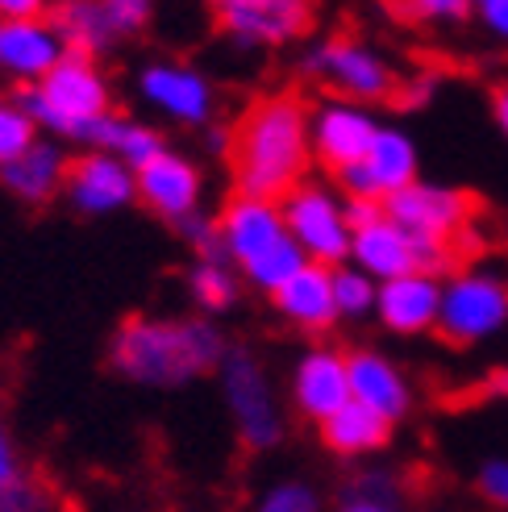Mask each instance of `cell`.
Listing matches in <instances>:
<instances>
[{"mask_svg": "<svg viewBox=\"0 0 508 512\" xmlns=\"http://www.w3.org/2000/svg\"><path fill=\"white\" fill-rule=\"evenodd\" d=\"M225 329L200 313H130L105 346L117 379L146 392H184L200 379H217L230 354Z\"/></svg>", "mask_w": 508, "mask_h": 512, "instance_id": "cell-1", "label": "cell"}, {"mask_svg": "<svg viewBox=\"0 0 508 512\" xmlns=\"http://www.w3.org/2000/svg\"><path fill=\"white\" fill-rule=\"evenodd\" d=\"M225 167H230L234 196L279 204L296 192L317 167L309 146V105L296 92H267L250 100L230 125Z\"/></svg>", "mask_w": 508, "mask_h": 512, "instance_id": "cell-2", "label": "cell"}, {"mask_svg": "<svg viewBox=\"0 0 508 512\" xmlns=\"http://www.w3.org/2000/svg\"><path fill=\"white\" fill-rule=\"evenodd\" d=\"M17 100L34 117L42 138H55L63 146H84V150L100 130V121L117 113L109 71L84 55H67L38 84L17 88Z\"/></svg>", "mask_w": 508, "mask_h": 512, "instance_id": "cell-3", "label": "cell"}, {"mask_svg": "<svg viewBox=\"0 0 508 512\" xmlns=\"http://www.w3.org/2000/svg\"><path fill=\"white\" fill-rule=\"evenodd\" d=\"M221 254L234 263L242 284L275 296L288 279L309 263L304 250L292 242L284 209L275 200H254V196H230L221 204Z\"/></svg>", "mask_w": 508, "mask_h": 512, "instance_id": "cell-4", "label": "cell"}, {"mask_svg": "<svg viewBox=\"0 0 508 512\" xmlns=\"http://www.w3.org/2000/svg\"><path fill=\"white\" fill-rule=\"evenodd\" d=\"M296 71L304 80H313L325 88V96L338 100H354V105H384V100H396L400 80L404 75L396 71V63L388 59V50H379L375 42L359 38V34H317L304 42Z\"/></svg>", "mask_w": 508, "mask_h": 512, "instance_id": "cell-5", "label": "cell"}, {"mask_svg": "<svg viewBox=\"0 0 508 512\" xmlns=\"http://www.w3.org/2000/svg\"><path fill=\"white\" fill-rule=\"evenodd\" d=\"M217 392L221 408L230 417V429L238 446L250 454H267L275 446H284L288 438V404L279 396V383L271 379L267 363L250 346H230L225 363L217 371Z\"/></svg>", "mask_w": 508, "mask_h": 512, "instance_id": "cell-6", "label": "cell"}, {"mask_svg": "<svg viewBox=\"0 0 508 512\" xmlns=\"http://www.w3.org/2000/svg\"><path fill=\"white\" fill-rule=\"evenodd\" d=\"M508 329V275L484 263H463L442 279L438 338L454 350H471Z\"/></svg>", "mask_w": 508, "mask_h": 512, "instance_id": "cell-7", "label": "cell"}, {"mask_svg": "<svg viewBox=\"0 0 508 512\" xmlns=\"http://www.w3.org/2000/svg\"><path fill=\"white\" fill-rule=\"evenodd\" d=\"M288 221L292 242L304 250V259L317 267H342L350 263V246H354V225L346 217V196L325 184V179H304L296 192L279 200Z\"/></svg>", "mask_w": 508, "mask_h": 512, "instance_id": "cell-8", "label": "cell"}, {"mask_svg": "<svg viewBox=\"0 0 508 512\" xmlns=\"http://www.w3.org/2000/svg\"><path fill=\"white\" fill-rule=\"evenodd\" d=\"M384 213L421 246H438L450 254H463V242L475 225V200L463 188L417 179L392 200H384Z\"/></svg>", "mask_w": 508, "mask_h": 512, "instance_id": "cell-9", "label": "cell"}, {"mask_svg": "<svg viewBox=\"0 0 508 512\" xmlns=\"http://www.w3.org/2000/svg\"><path fill=\"white\" fill-rule=\"evenodd\" d=\"M50 21L59 25L67 55L100 63L125 42L146 34V25L155 21V5L150 0H63L50 9Z\"/></svg>", "mask_w": 508, "mask_h": 512, "instance_id": "cell-10", "label": "cell"}, {"mask_svg": "<svg viewBox=\"0 0 508 512\" xmlns=\"http://www.w3.org/2000/svg\"><path fill=\"white\" fill-rule=\"evenodd\" d=\"M217 34L242 55H267L313 38V5L304 0H217Z\"/></svg>", "mask_w": 508, "mask_h": 512, "instance_id": "cell-11", "label": "cell"}, {"mask_svg": "<svg viewBox=\"0 0 508 512\" xmlns=\"http://www.w3.org/2000/svg\"><path fill=\"white\" fill-rule=\"evenodd\" d=\"M138 100L171 125L209 130L217 125V84L196 63L184 59H146L134 75Z\"/></svg>", "mask_w": 508, "mask_h": 512, "instance_id": "cell-12", "label": "cell"}, {"mask_svg": "<svg viewBox=\"0 0 508 512\" xmlns=\"http://www.w3.org/2000/svg\"><path fill=\"white\" fill-rule=\"evenodd\" d=\"M379 121L367 105L338 96H321L317 105H309V146H313V163L329 175H346L350 167H359L363 155L371 150Z\"/></svg>", "mask_w": 508, "mask_h": 512, "instance_id": "cell-13", "label": "cell"}, {"mask_svg": "<svg viewBox=\"0 0 508 512\" xmlns=\"http://www.w3.org/2000/svg\"><path fill=\"white\" fill-rule=\"evenodd\" d=\"M417 179H421V155H417L413 134L400 130V125H379V134L363 155V163L350 167L346 175H338V192L346 200H379L384 204L409 184H417Z\"/></svg>", "mask_w": 508, "mask_h": 512, "instance_id": "cell-14", "label": "cell"}, {"mask_svg": "<svg viewBox=\"0 0 508 512\" xmlns=\"http://www.w3.org/2000/svg\"><path fill=\"white\" fill-rule=\"evenodd\" d=\"M205 196H209L205 167L175 146H167L159 159H150L138 171V204L167 225H180L192 213H205Z\"/></svg>", "mask_w": 508, "mask_h": 512, "instance_id": "cell-15", "label": "cell"}, {"mask_svg": "<svg viewBox=\"0 0 508 512\" xmlns=\"http://www.w3.org/2000/svg\"><path fill=\"white\" fill-rule=\"evenodd\" d=\"M288 404L292 413L325 425L350 404V363L338 346H304L288 371Z\"/></svg>", "mask_w": 508, "mask_h": 512, "instance_id": "cell-16", "label": "cell"}, {"mask_svg": "<svg viewBox=\"0 0 508 512\" xmlns=\"http://www.w3.org/2000/svg\"><path fill=\"white\" fill-rule=\"evenodd\" d=\"M63 200L80 217H117L138 200V171L105 150H80L71 159Z\"/></svg>", "mask_w": 508, "mask_h": 512, "instance_id": "cell-17", "label": "cell"}, {"mask_svg": "<svg viewBox=\"0 0 508 512\" xmlns=\"http://www.w3.org/2000/svg\"><path fill=\"white\" fill-rule=\"evenodd\" d=\"M67 59V42L59 25L42 17H0V80H9L13 92L38 84Z\"/></svg>", "mask_w": 508, "mask_h": 512, "instance_id": "cell-18", "label": "cell"}, {"mask_svg": "<svg viewBox=\"0 0 508 512\" xmlns=\"http://www.w3.org/2000/svg\"><path fill=\"white\" fill-rule=\"evenodd\" d=\"M350 363V400L371 408L375 417H384L388 425L409 421L413 404H417V388L409 371H404L392 354L375 350V346H354L346 350Z\"/></svg>", "mask_w": 508, "mask_h": 512, "instance_id": "cell-19", "label": "cell"}, {"mask_svg": "<svg viewBox=\"0 0 508 512\" xmlns=\"http://www.w3.org/2000/svg\"><path fill=\"white\" fill-rule=\"evenodd\" d=\"M438 313H442V279L438 275H404L392 284H379L375 300V321L396 338H421L438 334Z\"/></svg>", "mask_w": 508, "mask_h": 512, "instance_id": "cell-20", "label": "cell"}, {"mask_svg": "<svg viewBox=\"0 0 508 512\" xmlns=\"http://www.w3.org/2000/svg\"><path fill=\"white\" fill-rule=\"evenodd\" d=\"M71 150L55 138H38L21 159H13L9 167H0V188H5L17 204H30V209H42V204L59 200L71 175Z\"/></svg>", "mask_w": 508, "mask_h": 512, "instance_id": "cell-21", "label": "cell"}, {"mask_svg": "<svg viewBox=\"0 0 508 512\" xmlns=\"http://www.w3.org/2000/svg\"><path fill=\"white\" fill-rule=\"evenodd\" d=\"M275 313L284 325L300 329V334H329L342 317H338V304H334V271L317 267V263H304L284 288L271 296Z\"/></svg>", "mask_w": 508, "mask_h": 512, "instance_id": "cell-22", "label": "cell"}, {"mask_svg": "<svg viewBox=\"0 0 508 512\" xmlns=\"http://www.w3.org/2000/svg\"><path fill=\"white\" fill-rule=\"evenodd\" d=\"M350 263L359 267L363 275H371L375 284H392V279H404V275L421 271V246L384 213L379 221L354 229Z\"/></svg>", "mask_w": 508, "mask_h": 512, "instance_id": "cell-23", "label": "cell"}, {"mask_svg": "<svg viewBox=\"0 0 508 512\" xmlns=\"http://www.w3.org/2000/svg\"><path fill=\"white\" fill-rule=\"evenodd\" d=\"M392 429L396 425H388L384 417H375L371 408L354 404V400L342 408L338 417H329L325 425H317L321 446L334 454V458H350V463H359V458H371L379 450H388Z\"/></svg>", "mask_w": 508, "mask_h": 512, "instance_id": "cell-24", "label": "cell"}, {"mask_svg": "<svg viewBox=\"0 0 508 512\" xmlns=\"http://www.w3.org/2000/svg\"><path fill=\"white\" fill-rule=\"evenodd\" d=\"M88 150H105V155L121 159L125 167L142 171L150 159H159L163 150H167V138H163L159 125H150V121H142L134 113H121L117 109L113 117L100 121V130L92 134Z\"/></svg>", "mask_w": 508, "mask_h": 512, "instance_id": "cell-25", "label": "cell"}, {"mask_svg": "<svg viewBox=\"0 0 508 512\" xmlns=\"http://www.w3.org/2000/svg\"><path fill=\"white\" fill-rule=\"evenodd\" d=\"M184 288H188V300L200 317L217 321L221 313L238 309L242 300V275L234 271L230 259H192L188 271H184Z\"/></svg>", "mask_w": 508, "mask_h": 512, "instance_id": "cell-26", "label": "cell"}, {"mask_svg": "<svg viewBox=\"0 0 508 512\" xmlns=\"http://www.w3.org/2000/svg\"><path fill=\"white\" fill-rule=\"evenodd\" d=\"M0 512H71V504L46 475L30 471L13 483H0Z\"/></svg>", "mask_w": 508, "mask_h": 512, "instance_id": "cell-27", "label": "cell"}, {"mask_svg": "<svg viewBox=\"0 0 508 512\" xmlns=\"http://www.w3.org/2000/svg\"><path fill=\"white\" fill-rule=\"evenodd\" d=\"M375 300H379V284L371 275H363L354 263L334 267V304L342 321H367L375 317Z\"/></svg>", "mask_w": 508, "mask_h": 512, "instance_id": "cell-28", "label": "cell"}, {"mask_svg": "<svg viewBox=\"0 0 508 512\" xmlns=\"http://www.w3.org/2000/svg\"><path fill=\"white\" fill-rule=\"evenodd\" d=\"M254 512H329V508H325V496L317 483L300 479V475H284L259 492Z\"/></svg>", "mask_w": 508, "mask_h": 512, "instance_id": "cell-29", "label": "cell"}, {"mask_svg": "<svg viewBox=\"0 0 508 512\" xmlns=\"http://www.w3.org/2000/svg\"><path fill=\"white\" fill-rule=\"evenodd\" d=\"M38 138H42V130L34 125V117L25 113L17 92L0 96V167H9L13 159H21Z\"/></svg>", "mask_w": 508, "mask_h": 512, "instance_id": "cell-30", "label": "cell"}, {"mask_svg": "<svg viewBox=\"0 0 508 512\" xmlns=\"http://www.w3.org/2000/svg\"><path fill=\"white\" fill-rule=\"evenodd\" d=\"M400 21H413V25H429V30H450V25H463L475 17L471 0H404L396 5Z\"/></svg>", "mask_w": 508, "mask_h": 512, "instance_id": "cell-31", "label": "cell"}, {"mask_svg": "<svg viewBox=\"0 0 508 512\" xmlns=\"http://www.w3.org/2000/svg\"><path fill=\"white\" fill-rule=\"evenodd\" d=\"M175 238H180V246L192 250V259H225L221 254V221L217 213H192L188 221L171 225Z\"/></svg>", "mask_w": 508, "mask_h": 512, "instance_id": "cell-32", "label": "cell"}, {"mask_svg": "<svg viewBox=\"0 0 508 512\" xmlns=\"http://www.w3.org/2000/svg\"><path fill=\"white\" fill-rule=\"evenodd\" d=\"M475 492L496 512H508V458H484L475 471Z\"/></svg>", "mask_w": 508, "mask_h": 512, "instance_id": "cell-33", "label": "cell"}, {"mask_svg": "<svg viewBox=\"0 0 508 512\" xmlns=\"http://www.w3.org/2000/svg\"><path fill=\"white\" fill-rule=\"evenodd\" d=\"M346 492L354 496H371V500H388V504H400V479L384 467H367L359 471L350 483H346Z\"/></svg>", "mask_w": 508, "mask_h": 512, "instance_id": "cell-34", "label": "cell"}, {"mask_svg": "<svg viewBox=\"0 0 508 512\" xmlns=\"http://www.w3.org/2000/svg\"><path fill=\"white\" fill-rule=\"evenodd\" d=\"M434 96H438V75H434V71L404 75V80H400V92H396V105L417 113V109H425V105H434Z\"/></svg>", "mask_w": 508, "mask_h": 512, "instance_id": "cell-35", "label": "cell"}, {"mask_svg": "<svg viewBox=\"0 0 508 512\" xmlns=\"http://www.w3.org/2000/svg\"><path fill=\"white\" fill-rule=\"evenodd\" d=\"M34 467L25 463V454H21V442L13 438V429L0 421V483H13L21 475H30Z\"/></svg>", "mask_w": 508, "mask_h": 512, "instance_id": "cell-36", "label": "cell"}, {"mask_svg": "<svg viewBox=\"0 0 508 512\" xmlns=\"http://www.w3.org/2000/svg\"><path fill=\"white\" fill-rule=\"evenodd\" d=\"M475 21L496 38L508 42V0H479L475 5Z\"/></svg>", "mask_w": 508, "mask_h": 512, "instance_id": "cell-37", "label": "cell"}, {"mask_svg": "<svg viewBox=\"0 0 508 512\" xmlns=\"http://www.w3.org/2000/svg\"><path fill=\"white\" fill-rule=\"evenodd\" d=\"M346 217H350L354 229H363V225L384 217V204H379V200H346Z\"/></svg>", "mask_w": 508, "mask_h": 512, "instance_id": "cell-38", "label": "cell"}, {"mask_svg": "<svg viewBox=\"0 0 508 512\" xmlns=\"http://www.w3.org/2000/svg\"><path fill=\"white\" fill-rule=\"evenodd\" d=\"M334 512H400V504H388V500H371V496H354V492H346L342 500H338V508Z\"/></svg>", "mask_w": 508, "mask_h": 512, "instance_id": "cell-39", "label": "cell"}, {"mask_svg": "<svg viewBox=\"0 0 508 512\" xmlns=\"http://www.w3.org/2000/svg\"><path fill=\"white\" fill-rule=\"evenodd\" d=\"M492 121H496V130L508 138V80H500L492 88Z\"/></svg>", "mask_w": 508, "mask_h": 512, "instance_id": "cell-40", "label": "cell"}, {"mask_svg": "<svg viewBox=\"0 0 508 512\" xmlns=\"http://www.w3.org/2000/svg\"><path fill=\"white\" fill-rule=\"evenodd\" d=\"M50 13L42 0H0V17H42Z\"/></svg>", "mask_w": 508, "mask_h": 512, "instance_id": "cell-41", "label": "cell"}, {"mask_svg": "<svg viewBox=\"0 0 508 512\" xmlns=\"http://www.w3.org/2000/svg\"><path fill=\"white\" fill-rule=\"evenodd\" d=\"M484 392H488V396H496V400H508V367H496V371L488 375Z\"/></svg>", "mask_w": 508, "mask_h": 512, "instance_id": "cell-42", "label": "cell"}]
</instances>
